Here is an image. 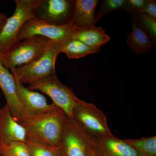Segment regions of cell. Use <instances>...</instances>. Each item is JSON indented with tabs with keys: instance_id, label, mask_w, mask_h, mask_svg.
Returning a JSON list of instances; mask_svg holds the SVG:
<instances>
[{
	"instance_id": "cell-1",
	"label": "cell",
	"mask_w": 156,
	"mask_h": 156,
	"mask_svg": "<svg viewBox=\"0 0 156 156\" xmlns=\"http://www.w3.org/2000/svg\"><path fill=\"white\" fill-rule=\"evenodd\" d=\"M66 117L65 113L56 106L48 111L30 115L19 124L25 129L27 142L59 147Z\"/></svg>"
},
{
	"instance_id": "cell-2",
	"label": "cell",
	"mask_w": 156,
	"mask_h": 156,
	"mask_svg": "<svg viewBox=\"0 0 156 156\" xmlns=\"http://www.w3.org/2000/svg\"><path fill=\"white\" fill-rule=\"evenodd\" d=\"M53 41L35 36L17 42L3 56H0L3 65L8 69L22 66L38 58Z\"/></svg>"
},
{
	"instance_id": "cell-3",
	"label": "cell",
	"mask_w": 156,
	"mask_h": 156,
	"mask_svg": "<svg viewBox=\"0 0 156 156\" xmlns=\"http://www.w3.org/2000/svg\"><path fill=\"white\" fill-rule=\"evenodd\" d=\"M61 43L53 41L38 58L11 69L12 74L21 84H30L41 78L56 75L55 62L60 53Z\"/></svg>"
},
{
	"instance_id": "cell-4",
	"label": "cell",
	"mask_w": 156,
	"mask_h": 156,
	"mask_svg": "<svg viewBox=\"0 0 156 156\" xmlns=\"http://www.w3.org/2000/svg\"><path fill=\"white\" fill-rule=\"evenodd\" d=\"M39 0H15L16 9L7 18L0 31V56L5 54L17 43L18 33L26 22L34 17V12Z\"/></svg>"
},
{
	"instance_id": "cell-5",
	"label": "cell",
	"mask_w": 156,
	"mask_h": 156,
	"mask_svg": "<svg viewBox=\"0 0 156 156\" xmlns=\"http://www.w3.org/2000/svg\"><path fill=\"white\" fill-rule=\"evenodd\" d=\"M30 85L28 89L38 90L48 95L54 104L61 109L68 116L73 119V109L80 99L72 89L58 80L56 75L41 78Z\"/></svg>"
},
{
	"instance_id": "cell-6",
	"label": "cell",
	"mask_w": 156,
	"mask_h": 156,
	"mask_svg": "<svg viewBox=\"0 0 156 156\" xmlns=\"http://www.w3.org/2000/svg\"><path fill=\"white\" fill-rule=\"evenodd\" d=\"M73 119L88 135L93 137L112 136L107 119L96 105L79 99L74 107Z\"/></svg>"
},
{
	"instance_id": "cell-7",
	"label": "cell",
	"mask_w": 156,
	"mask_h": 156,
	"mask_svg": "<svg viewBox=\"0 0 156 156\" xmlns=\"http://www.w3.org/2000/svg\"><path fill=\"white\" fill-rule=\"evenodd\" d=\"M76 29L72 23L56 25L33 17L27 20L20 30L17 35V42L35 36H41L53 41L62 43L72 38Z\"/></svg>"
},
{
	"instance_id": "cell-8",
	"label": "cell",
	"mask_w": 156,
	"mask_h": 156,
	"mask_svg": "<svg viewBox=\"0 0 156 156\" xmlns=\"http://www.w3.org/2000/svg\"><path fill=\"white\" fill-rule=\"evenodd\" d=\"M75 0H39L34 18L56 25L71 23Z\"/></svg>"
},
{
	"instance_id": "cell-9",
	"label": "cell",
	"mask_w": 156,
	"mask_h": 156,
	"mask_svg": "<svg viewBox=\"0 0 156 156\" xmlns=\"http://www.w3.org/2000/svg\"><path fill=\"white\" fill-rule=\"evenodd\" d=\"M62 156H89L92 148L89 135L73 119L67 115L60 147Z\"/></svg>"
},
{
	"instance_id": "cell-10",
	"label": "cell",
	"mask_w": 156,
	"mask_h": 156,
	"mask_svg": "<svg viewBox=\"0 0 156 156\" xmlns=\"http://www.w3.org/2000/svg\"><path fill=\"white\" fill-rule=\"evenodd\" d=\"M0 88L5 95L12 116L19 123L27 117L26 112L17 94L16 82L13 75L3 65L0 58Z\"/></svg>"
},
{
	"instance_id": "cell-11",
	"label": "cell",
	"mask_w": 156,
	"mask_h": 156,
	"mask_svg": "<svg viewBox=\"0 0 156 156\" xmlns=\"http://www.w3.org/2000/svg\"><path fill=\"white\" fill-rule=\"evenodd\" d=\"M89 136L92 149L101 156H139L133 147L124 140L113 135L100 137Z\"/></svg>"
},
{
	"instance_id": "cell-12",
	"label": "cell",
	"mask_w": 156,
	"mask_h": 156,
	"mask_svg": "<svg viewBox=\"0 0 156 156\" xmlns=\"http://www.w3.org/2000/svg\"><path fill=\"white\" fill-rule=\"evenodd\" d=\"M27 143L26 131L15 121L8 105L0 108V145L13 142Z\"/></svg>"
},
{
	"instance_id": "cell-13",
	"label": "cell",
	"mask_w": 156,
	"mask_h": 156,
	"mask_svg": "<svg viewBox=\"0 0 156 156\" xmlns=\"http://www.w3.org/2000/svg\"><path fill=\"white\" fill-rule=\"evenodd\" d=\"M14 77L20 100L26 112V118L30 115L48 111L56 107V105L53 103L48 104L44 95L26 88L15 77Z\"/></svg>"
},
{
	"instance_id": "cell-14",
	"label": "cell",
	"mask_w": 156,
	"mask_h": 156,
	"mask_svg": "<svg viewBox=\"0 0 156 156\" xmlns=\"http://www.w3.org/2000/svg\"><path fill=\"white\" fill-rule=\"evenodd\" d=\"M98 0H75V8L71 23L78 29L95 25V11Z\"/></svg>"
},
{
	"instance_id": "cell-15",
	"label": "cell",
	"mask_w": 156,
	"mask_h": 156,
	"mask_svg": "<svg viewBox=\"0 0 156 156\" xmlns=\"http://www.w3.org/2000/svg\"><path fill=\"white\" fill-rule=\"evenodd\" d=\"M72 38L79 40L98 52L100 51L101 47L110 39L103 29L95 25L87 28H77Z\"/></svg>"
},
{
	"instance_id": "cell-16",
	"label": "cell",
	"mask_w": 156,
	"mask_h": 156,
	"mask_svg": "<svg viewBox=\"0 0 156 156\" xmlns=\"http://www.w3.org/2000/svg\"><path fill=\"white\" fill-rule=\"evenodd\" d=\"M132 31L128 35L127 44L131 51L136 54L147 53L155 43L147 35L144 30L132 20Z\"/></svg>"
},
{
	"instance_id": "cell-17",
	"label": "cell",
	"mask_w": 156,
	"mask_h": 156,
	"mask_svg": "<svg viewBox=\"0 0 156 156\" xmlns=\"http://www.w3.org/2000/svg\"><path fill=\"white\" fill-rule=\"evenodd\" d=\"M98 52L79 40L72 38L62 42L60 45V53H64L69 58H82Z\"/></svg>"
},
{
	"instance_id": "cell-18",
	"label": "cell",
	"mask_w": 156,
	"mask_h": 156,
	"mask_svg": "<svg viewBox=\"0 0 156 156\" xmlns=\"http://www.w3.org/2000/svg\"><path fill=\"white\" fill-rule=\"evenodd\" d=\"M124 140L133 147L139 156H156V136Z\"/></svg>"
},
{
	"instance_id": "cell-19",
	"label": "cell",
	"mask_w": 156,
	"mask_h": 156,
	"mask_svg": "<svg viewBox=\"0 0 156 156\" xmlns=\"http://www.w3.org/2000/svg\"><path fill=\"white\" fill-rule=\"evenodd\" d=\"M133 19L136 24L144 30L154 42L156 40V19L144 13L137 12L133 14Z\"/></svg>"
},
{
	"instance_id": "cell-20",
	"label": "cell",
	"mask_w": 156,
	"mask_h": 156,
	"mask_svg": "<svg viewBox=\"0 0 156 156\" xmlns=\"http://www.w3.org/2000/svg\"><path fill=\"white\" fill-rule=\"evenodd\" d=\"M0 156H32L26 143L13 141L0 145Z\"/></svg>"
},
{
	"instance_id": "cell-21",
	"label": "cell",
	"mask_w": 156,
	"mask_h": 156,
	"mask_svg": "<svg viewBox=\"0 0 156 156\" xmlns=\"http://www.w3.org/2000/svg\"><path fill=\"white\" fill-rule=\"evenodd\" d=\"M29 151L32 156H62L60 148L27 141Z\"/></svg>"
},
{
	"instance_id": "cell-22",
	"label": "cell",
	"mask_w": 156,
	"mask_h": 156,
	"mask_svg": "<svg viewBox=\"0 0 156 156\" xmlns=\"http://www.w3.org/2000/svg\"><path fill=\"white\" fill-rule=\"evenodd\" d=\"M126 0H104L95 17V23L109 12L119 9L126 10Z\"/></svg>"
},
{
	"instance_id": "cell-23",
	"label": "cell",
	"mask_w": 156,
	"mask_h": 156,
	"mask_svg": "<svg viewBox=\"0 0 156 156\" xmlns=\"http://www.w3.org/2000/svg\"><path fill=\"white\" fill-rule=\"evenodd\" d=\"M147 0H126V10L133 15L139 12L145 6Z\"/></svg>"
},
{
	"instance_id": "cell-24",
	"label": "cell",
	"mask_w": 156,
	"mask_h": 156,
	"mask_svg": "<svg viewBox=\"0 0 156 156\" xmlns=\"http://www.w3.org/2000/svg\"><path fill=\"white\" fill-rule=\"evenodd\" d=\"M139 12L144 13L156 19V1L155 0H147L145 6Z\"/></svg>"
},
{
	"instance_id": "cell-25",
	"label": "cell",
	"mask_w": 156,
	"mask_h": 156,
	"mask_svg": "<svg viewBox=\"0 0 156 156\" xmlns=\"http://www.w3.org/2000/svg\"><path fill=\"white\" fill-rule=\"evenodd\" d=\"M5 14L0 12V31L3 28L7 20Z\"/></svg>"
},
{
	"instance_id": "cell-26",
	"label": "cell",
	"mask_w": 156,
	"mask_h": 156,
	"mask_svg": "<svg viewBox=\"0 0 156 156\" xmlns=\"http://www.w3.org/2000/svg\"><path fill=\"white\" fill-rule=\"evenodd\" d=\"M89 156H101L98 154L96 152L94 151V150L92 148L89 151Z\"/></svg>"
}]
</instances>
